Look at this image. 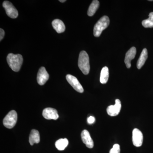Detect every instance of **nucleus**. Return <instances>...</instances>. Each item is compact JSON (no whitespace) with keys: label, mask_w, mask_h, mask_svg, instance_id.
<instances>
[{"label":"nucleus","mask_w":153,"mask_h":153,"mask_svg":"<svg viewBox=\"0 0 153 153\" xmlns=\"http://www.w3.org/2000/svg\"><path fill=\"white\" fill-rule=\"evenodd\" d=\"M81 137L82 142L85 144L87 147L89 149H92L93 147L94 142L89 132L86 130H84L81 133Z\"/></svg>","instance_id":"nucleus-11"},{"label":"nucleus","mask_w":153,"mask_h":153,"mask_svg":"<svg viewBox=\"0 0 153 153\" xmlns=\"http://www.w3.org/2000/svg\"><path fill=\"white\" fill-rule=\"evenodd\" d=\"M3 7L5 10L7 15L10 18L16 19L18 16V10L10 2L4 1L3 3Z\"/></svg>","instance_id":"nucleus-5"},{"label":"nucleus","mask_w":153,"mask_h":153,"mask_svg":"<svg viewBox=\"0 0 153 153\" xmlns=\"http://www.w3.org/2000/svg\"><path fill=\"white\" fill-rule=\"evenodd\" d=\"M59 1L61 3L65 2V1H66V0H60Z\"/></svg>","instance_id":"nucleus-23"},{"label":"nucleus","mask_w":153,"mask_h":153,"mask_svg":"<svg viewBox=\"0 0 153 153\" xmlns=\"http://www.w3.org/2000/svg\"><path fill=\"white\" fill-rule=\"evenodd\" d=\"M142 24L145 28L153 27V12L150 13L149 19L143 20Z\"/></svg>","instance_id":"nucleus-19"},{"label":"nucleus","mask_w":153,"mask_h":153,"mask_svg":"<svg viewBox=\"0 0 153 153\" xmlns=\"http://www.w3.org/2000/svg\"><path fill=\"white\" fill-rule=\"evenodd\" d=\"M78 65L83 74L86 75L89 73L90 68L89 58L85 51H81L79 53Z\"/></svg>","instance_id":"nucleus-2"},{"label":"nucleus","mask_w":153,"mask_h":153,"mask_svg":"<svg viewBox=\"0 0 153 153\" xmlns=\"http://www.w3.org/2000/svg\"><path fill=\"white\" fill-rule=\"evenodd\" d=\"M42 114L43 117L47 120H56L59 117L57 111L52 108H45L43 111Z\"/></svg>","instance_id":"nucleus-10"},{"label":"nucleus","mask_w":153,"mask_h":153,"mask_svg":"<svg viewBox=\"0 0 153 153\" xmlns=\"http://www.w3.org/2000/svg\"><path fill=\"white\" fill-rule=\"evenodd\" d=\"M147 58V50L146 49H144L141 53L139 58L137 62V66L138 69H140L143 67Z\"/></svg>","instance_id":"nucleus-15"},{"label":"nucleus","mask_w":153,"mask_h":153,"mask_svg":"<svg viewBox=\"0 0 153 153\" xmlns=\"http://www.w3.org/2000/svg\"><path fill=\"white\" fill-rule=\"evenodd\" d=\"M120 146L118 144L114 145L113 148L110 151L109 153H120Z\"/></svg>","instance_id":"nucleus-20"},{"label":"nucleus","mask_w":153,"mask_h":153,"mask_svg":"<svg viewBox=\"0 0 153 153\" xmlns=\"http://www.w3.org/2000/svg\"><path fill=\"white\" fill-rule=\"evenodd\" d=\"M5 35V32L3 29H1L0 30V41H1Z\"/></svg>","instance_id":"nucleus-22"},{"label":"nucleus","mask_w":153,"mask_h":153,"mask_svg":"<svg viewBox=\"0 0 153 153\" xmlns=\"http://www.w3.org/2000/svg\"><path fill=\"white\" fill-rule=\"evenodd\" d=\"M66 79L68 83L76 91L79 93L83 92L84 89L76 77L71 74H67L66 76Z\"/></svg>","instance_id":"nucleus-6"},{"label":"nucleus","mask_w":153,"mask_h":153,"mask_svg":"<svg viewBox=\"0 0 153 153\" xmlns=\"http://www.w3.org/2000/svg\"><path fill=\"white\" fill-rule=\"evenodd\" d=\"M68 140L66 138L60 139L55 143V147L59 151H63L68 146Z\"/></svg>","instance_id":"nucleus-18"},{"label":"nucleus","mask_w":153,"mask_h":153,"mask_svg":"<svg viewBox=\"0 0 153 153\" xmlns=\"http://www.w3.org/2000/svg\"><path fill=\"white\" fill-rule=\"evenodd\" d=\"M136 52L137 50L135 47H132L126 53L124 61L127 68H130L131 66V62L135 57Z\"/></svg>","instance_id":"nucleus-12"},{"label":"nucleus","mask_w":153,"mask_h":153,"mask_svg":"<svg viewBox=\"0 0 153 153\" xmlns=\"http://www.w3.org/2000/svg\"><path fill=\"white\" fill-rule=\"evenodd\" d=\"M100 3L98 1L94 0V1H92V3L91 4L89 8H88L87 12L88 15L89 16H92L95 13Z\"/></svg>","instance_id":"nucleus-16"},{"label":"nucleus","mask_w":153,"mask_h":153,"mask_svg":"<svg viewBox=\"0 0 153 153\" xmlns=\"http://www.w3.org/2000/svg\"><path fill=\"white\" fill-rule=\"evenodd\" d=\"M52 25L55 31L58 33H63L65 31V26L63 22L59 19H55L52 22Z\"/></svg>","instance_id":"nucleus-13"},{"label":"nucleus","mask_w":153,"mask_h":153,"mask_svg":"<svg viewBox=\"0 0 153 153\" xmlns=\"http://www.w3.org/2000/svg\"><path fill=\"white\" fill-rule=\"evenodd\" d=\"M109 77V70L106 66L102 69L100 76V82L102 84H105L108 81Z\"/></svg>","instance_id":"nucleus-17"},{"label":"nucleus","mask_w":153,"mask_h":153,"mask_svg":"<svg viewBox=\"0 0 153 153\" xmlns=\"http://www.w3.org/2000/svg\"><path fill=\"white\" fill-rule=\"evenodd\" d=\"M121 108V103L120 100L116 99L114 105H111L107 108V112L110 116H116L119 114Z\"/></svg>","instance_id":"nucleus-8"},{"label":"nucleus","mask_w":153,"mask_h":153,"mask_svg":"<svg viewBox=\"0 0 153 153\" xmlns=\"http://www.w3.org/2000/svg\"><path fill=\"white\" fill-rule=\"evenodd\" d=\"M40 134L38 131L33 129L31 131L30 137H29V142L31 146H33L34 143H38L40 142Z\"/></svg>","instance_id":"nucleus-14"},{"label":"nucleus","mask_w":153,"mask_h":153,"mask_svg":"<svg viewBox=\"0 0 153 153\" xmlns=\"http://www.w3.org/2000/svg\"><path fill=\"white\" fill-rule=\"evenodd\" d=\"M87 122L89 124H93L95 122V118L93 117V116H90L88 118Z\"/></svg>","instance_id":"nucleus-21"},{"label":"nucleus","mask_w":153,"mask_h":153,"mask_svg":"<svg viewBox=\"0 0 153 153\" xmlns=\"http://www.w3.org/2000/svg\"><path fill=\"white\" fill-rule=\"evenodd\" d=\"M143 137L142 132L137 128H134L132 132V142L136 147H140L143 144Z\"/></svg>","instance_id":"nucleus-7"},{"label":"nucleus","mask_w":153,"mask_h":153,"mask_svg":"<svg viewBox=\"0 0 153 153\" xmlns=\"http://www.w3.org/2000/svg\"><path fill=\"white\" fill-rule=\"evenodd\" d=\"M17 118V112L14 110L11 111L4 118L3 124L7 128H13L16 123Z\"/></svg>","instance_id":"nucleus-4"},{"label":"nucleus","mask_w":153,"mask_h":153,"mask_svg":"<svg viewBox=\"0 0 153 153\" xmlns=\"http://www.w3.org/2000/svg\"><path fill=\"white\" fill-rule=\"evenodd\" d=\"M49 74L44 67H41L37 75V82L40 85H42L45 84L49 79Z\"/></svg>","instance_id":"nucleus-9"},{"label":"nucleus","mask_w":153,"mask_h":153,"mask_svg":"<svg viewBox=\"0 0 153 153\" xmlns=\"http://www.w3.org/2000/svg\"><path fill=\"white\" fill-rule=\"evenodd\" d=\"M7 61L9 66L14 71H20L23 62V57L20 54L10 53L7 57Z\"/></svg>","instance_id":"nucleus-1"},{"label":"nucleus","mask_w":153,"mask_h":153,"mask_svg":"<svg viewBox=\"0 0 153 153\" xmlns=\"http://www.w3.org/2000/svg\"><path fill=\"white\" fill-rule=\"evenodd\" d=\"M110 20L107 16H104L97 22L94 28V35L96 37H99L103 31L109 25Z\"/></svg>","instance_id":"nucleus-3"}]
</instances>
